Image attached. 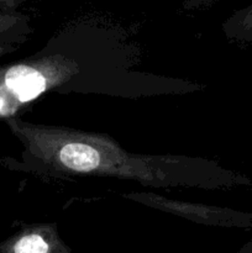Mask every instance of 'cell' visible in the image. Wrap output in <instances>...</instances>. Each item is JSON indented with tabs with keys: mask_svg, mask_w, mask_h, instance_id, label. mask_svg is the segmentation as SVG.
<instances>
[{
	"mask_svg": "<svg viewBox=\"0 0 252 253\" xmlns=\"http://www.w3.org/2000/svg\"><path fill=\"white\" fill-rule=\"evenodd\" d=\"M24 142L27 165L54 177H114L151 187L209 189L251 185L245 175L200 158L126 152L108 135L10 120Z\"/></svg>",
	"mask_w": 252,
	"mask_h": 253,
	"instance_id": "1",
	"label": "cell"
},
{
	"mask_svg": "<svg viewBox=\"0 0 252 253\" xmlns=\"http://www.w3.org/2000/svg\"><path fill=\"white\" fill-rule=\"evenodd\" d=\"M67 69L54 67V62L25 63L10 67L4 74V88L10 96L19 103H27L47 90L49 85H54L57 81H49L48 77H59L67 73Z\"/></svg>",
	"mask_w": 252,
	"mask_h": 253,
	"instance_id": "2",
	"label": "cell"
},
{
	"mask_svg": "<svg viewBox=\"0 0 252 253\" xmlns=\"http://www.w3.org/2000/svg\"><path fill=\"white\" fill-rule=\"evenodd\" d=\"M147 195L148 197H145V200L142 202L147 203L151 207L178 214L179 216L187 217L199 224L224 227H241V229L252 227V214L235 211L231 209H222V208L203 207V205L173 202V200L163 199L160 197H152V194Z\"/></svg>",
	"mask_w": 252,
	"mask_h": 253,
	"instance_id": "3",
	"label": "cell"
},
{
	"mask_svg": "<svg viewBox=\"0 0 252 253\" xmlns=\"http://www.w3.org/2000/svg\"><path fill=\"white\" fill-rule=\"evenodd\" d=\"M0 253H72L61 239L56 225L36 224L25 226L0 244Z\"/></svg>",
	"mask_w": 252,
	"mask_h": 253,
	"instance_id": "4",
	"label": "cell"
},
{
	"mask_svg": "<svg viewBox=\"0 0 252 253\" xmlns=\"http://www.w3.org/2000/svg\"><path fill=\"white\" fill-rule=\"evenodd\" d=\"M225 30L232 39L252 40V5L235 12L225 24Z\"/></svg>",
	"mask_w": 252,
	"mask_h": 253,
	"instance_id": "5",
	"label": "cell"
},
{
	"mask_svg": "<svg viewBox=\"0 0 252 253\" xmlns=\"http://www.w3.org/2000/svg\"><path fill=\"white\" fill-rule=\"evenodd\" d=\"M26 16L12 11H0V34L27 29Z\"/></svg>",
	"mask_w": 252,
	"mask_h": 253,
	"instance_id": "6",
	"label": "cell"
},
{
	"mask_svg": "<svg viewBox=\"0 0 252 253\" xmlns=\"http://www.w3.org/2000/svg\"><path fill=\"white\" fill-rule=\"evenodd\" d=\"M27 1H35V0H0V9H12V7L17 6V5L22 4V2Z\"/></svg>",
	"mask_w": 252,
	"mask_h": 253,
	"instance_id": "7",
	"label": "cell"
},
{
	"mask_svg": "<svg viewBox=\"0 0 252 253\" xmlns=\"http://www.w3.org/2000/svg\"><path fill=\"white\" fill-rule=\"evenodd\" d=\"M239 253H252V240L247 245H245L241 250H240Z\"/></svg>",
	"mask_w": 252,
	"mask_h": 253,
	"instance_id": "8",
	"label": "cell"
}]
</instances>
